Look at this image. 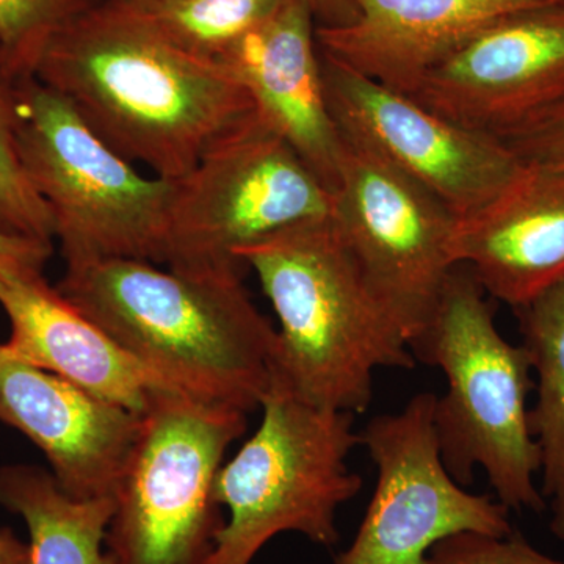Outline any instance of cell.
<instances>
[{"label":"cell","mask_w":564,"mask_h":564,"mask_svg":"<svg viewBox=\"0 0 564 564\" xmlns=\"http://www.w3.org/2000/svg\"><path fill=\"white\" fill-rule=\"evenodd\" d=\"M33 77L122 158L163 180L187 176L256 115L228 70L176 50L120 0H99L55 33Z\"/></svg>","instance_id":"obj_1"},{"label":"cell","mask_w":564,"mask_h":564,"mask_svg":"<svg viewBox=\"0 0 564 564\" xmlns=\"http://www.w3.org/2000/svg\"><path fill=\"white\" fill-rule=\"evenodd\" d=\"M55 288L163 383L248 414L261 408L276 328L251 302L240 269L95 259L66 263Z\"/></svg>","instance_id":"obj_2"},{"label":"cell","mask_w":564,"mask_h":564,"mask_svg":"<svg viewBox=\"0 0 564 564\" xmlns=\"http://www.w3.org/2000/svg\"><path fill=\"white\" fill-rule=\"evenodd\" d=\"M276 314L273 380L314 406L366 413L378 369L411 370L410 340L329 218L237 251Z\"/></svg>","instance_id":"obj_3"},{"label":"cell","mask_w":564,"mask_h":564,"mask_svg":"<svg viewBox=\"0 0 564 564\" xmlns=\"http://www.w3.org/2000/svg\"><path fill=\"white\" fill-rule=\"evenodd\" d=\"M410 347L447 381L434 404V429L452 477L467 488L481 469L508 510L544 511L529 425L532 356L500 334L488 293L469 267L452 269L432 318Z\"/></svg>","instance_id":"obj_4"},{"label":"cell","mask_w":564,"mask_h":564,"mask_svg":"<svg viewBox=\"0 0 564 564\" xmlns=\"http://www.w3.org/2000/svg\"><path fill=\"white\" fill-rule=\"evenodd\" d=\"M18 147L46 204L65 263H165L176 181L144 176L54 88L18 80Z\"/></svg>","instance_id":"obj_5"},{"label":"cell","mask_w":564,"mask_h":564,"mask_svg":"<svg viewBox=\"0 0 564 564\" xmlns=\"http://www.w3.org/2000/svg\"><path fill=\"white\" fill-rule=\"evenodd\" d=\"M262 421L215 481L228 519L206 564H251L281 533L339 543L337 511L362 488L347 459L359 445L355 415L306 403L272 380Z\"/></svg>","instance_id":"obj_6"},{"label":"cell","mask_w":564,"mask_h":564,"mask_svg":"<svg viewBox=\"0 0 564 564\" xmlns=\"http://www.w3.org/2000/svg\"><path fill=\"white\" fill-rule=\"evenodd\" d=\"M248 413L162 386L140 414L106 547L115 564H206L225 525L215 481Z\"/></svg>","instance_id":"obj_7"},{"label":"cell","mask_w":564,"mask_h":564,"mask_svg":"<svg viewBox=\"0 0 564 564\" xmlns=\"http://www.w3.org/2000/svg\"><path fill=\"white\" fill-rule=\"evenodd\" d=\"M332 212V191L256 111L176 180L165 265L242 270L243 247Z\"/></svg>","instance_id":"obj_8"},{"label":"cell","mask_w":564,"mask_h":564,"mask_svg":"<svg viewBox=\"0 0 564 564\" xmlns=\"http://www.w3.org/2000/svg\"><path fill=\"white\" fill-rule=\"evenodd\" d=\"M432 392L399 413L375 415L359 434L377 484L352 543L334 564H423L434 545L464 532H513L510 510L452 477L434 429Z\"/></svg>","instance_id":"obj_9"},{"label":"cell","mask_w":564,"mask_h":564,"mask_svg":"<svg viewBox=\"0 0 564 564\" xmlns=\"http://www.w3.org/2000/svg\"><path fill=\"white\" fill-rule=\"evenodd\" d=\"M332 220L411 345L456 265L452 239L458 218L432 193L343 137Z\"/></svg>","instance_id":"obj_10"},{"label":"cell","mask_w":564,"mask_h":564,"mask_svg":"<svg viewBox=\"0 0 564 564\" xmlns=\"http://www.w3.org/2000/svg\"><path fill=\"white\" fill-rule=\"evenodd\" d=\"M321 58L340 135L432 193L458 220L488 207L521 173L524 162L503 141L463 128L322 52Z\"/></svg>","instance_id":"obj_11"},{"label":"cell","mask_w":564,"mask_h":564,"mask_svg":"<svg viewBox=\"0 0 564 564\" xmlns=\"http://www.w3.org/2000/svg\"><path fill=\"white\" fill-rule=\"evenodd\" d=\"M408 96L500 141L551 117L564 107V0L496 22Z\"/></svg>","instance_id":"obj_12"},{"label":"cell","mask_w":564,"mask_h":564,"mask_svg":"<svg viewBox=\"0 0 564 564\" xmlns=\"http://www.w3.org/2000/svg\"><path fill=\"white\" fill-rule=\"evenodd\" d=\"M0 422L44 455L63 491L113 497L140 415L21 361L0 343Z\"/></svg>","instance_id":"obj_13"},{"label":"cell","mask_w":564,"mask_h":564,"mask_svg":"<svg viewBox=\"0 0 564 564\" xmlns=\"http://www.w3.org/2000/svg\"><path fill=\"white\" fill-rule=\"evenodd\" d=\"M315 29L306 0H282L217 63L243 85L259 117L292 144L333 193L343 137L326 101Z\"/></svg>","instance_id":"obj_14"},{"label":"cell","mask_w":564,"mask_h":564,"mask_svg":"<svg viewBox=\"0 0 564 564\" xmlns=\"http://www.w3.org/2000/svg\"><path fill=\"white\" fill-rule=\"evenodd\" d=\"M552 0H351L355 18L317 25L318 50L345 68L413 95L475 36Z\"/></svg>","instance_id":"obj_15"},{"label":"cell","mask_w":564,"mask_h":564,"mask_svg":"<svg viewBox=\"0 0 564 564\" xmlns=\"http://www.w3.org/2000/svg\"><path fill=\"white\" fill-rule=\"evenodd\" d=\"M452 254L518 310L564 280V166L524 163L507 191L456 221Z\"/></svg>","instance_id":"obj_16"},{"label":"cell","mask_w":564,"mask_h":564,"mask_svg":"<svg viewBox=\"0 0 564 564\" xmlns=\"http://www.w3.org/2000/svg\"><path fill=\"white\" fill-rule=\"evenodd\" d=\"M0 307L10 322L3 344L11 355L98 399L140 415L155 389L169 386L52 288L44 273L0 281Z\"/></svg>","instance_id":"obj_17"},{"label":"cell","mask_w":564,"mask_h":564,"mask_svg":"<svg viewBox=\"0 0 564 564\" xmlns=\"http://www.w3.org/2000/svg\"><path fill=\"white\" fill-rule=\"evenodd\" d=\"M0 507L29 530V564H115L106 547L113 497L77 499L35 464L0 467Z\"/></svg>","instance_id":"obj_18"},{"label":"cell","mask_w":564,"mask_h":564,"mask_svg":"<svg viewBox=\"0 0 564 564\" xmlns=\"http://www.w3.org/2000/svg\"><path fill=\"white\" fill-rule=\"evenodd\" d=\"M514 313L532 356L536 397L529 425L540 454V489L551 511L549 529L564 543V280Z\"/></svg>","instance_id":"obj_19"},{"label":"cell","mask_w":564,"mask_h":564,"mask_svg":"<svg viewBox=\"0 0 564 564\" xmlns=\"http://www.w3.org/2000/svg\"><path fill=\"white\" fill-rule=\"evenodd\" d=\"M141 22L199 61L217 62L282 0H120Z\"/></svg>","instance_id":"obj_20"},{"label":"cell","mask_w":564,"mask_h":564,"mask_svg":"<svg viewBox=\"0 0 564 564\" xmlns=\"http://www.w3.org/2000/svg\"><path fill=\"white\" fill-rule=\"evenodd\" d=\"M18 79L0 61V231L54 242V221L35 192L18 147Z\"/></svg>","instance_id":"obj_21"},{"label":"cell","mask_w":564,"mask_h":564,"mask_svg":"<svg viewBox=\"0 0 564 564\" xmlns=\"http://www.w3.org/2000/svg\"><path fill=\"white\" fill-rule=\"evenodd\" d=\"M99 0H0V61L14 79L35 74L55 33Z\"/></svg>","instance_id":"obj_22"},{"label":"cell","mask_w":564,"mask_h":564,"mask_svg":"<svg viewBox=\"0 0 564 564\" xmlns=\"http://www.w3.org/2000/svg\"><path fill=\"white\" fill-rule=\"evenodd\" d=\"M423 564H564L544 554L521 533L496 534L464 532L434 545Z\"/></svg>","instance_id":"obj_23"},{"label":"cell","mask_w":564,"mask_h":564,"mask_svg":"<svg viewBox=\"0 0 564 564\" xmlns=\"http://www.w3.org/2000/svg\"><path fill=\"white\" fill-rule=\"evenodd\" d=\"M503 143L524 163L564 166V107Z\"/></svg>","instance_id":"obj_24"},{"label":"cell","mask_w":564,"mask_h":564,"mask_svg":"<svg viewBox=\"0 0 564 564\" xmlns=\"http://www.w3.org/2000/svg\"><path fill=\"white\" fill-rule=\"evenodd\" d=\"M52 243L0 231V281L10 276L44 273Z\"/></svg>","instance_id":"obj_25"},{"label":"cell","mask_w":564,"mask_h":564,"mask_svg":"<svg viewBox=\"0 0 564 564\" xmlns=\"http://www.w3.org/2000/svg\"><path fill=\"white\" fill-rule=\"evenodd\" d=\"M313 10L317 25H337L355 18L351 0H306Z\"/></svg>","instance_id":"obj_26"},{"label":"cell","mask_w":564,"mask_h":564,"mask_svg":"<svg viewBox=\"0 0 564 564\" xmlns=\"http://www.w3.org/2000/svg\"><path fill=\"white\" fill-rule=\"evenodd\" d=\"M29 544L10 529L0 530V564H29Z\"/></svg>","instance_id":"obj_27"}]
</instances>
